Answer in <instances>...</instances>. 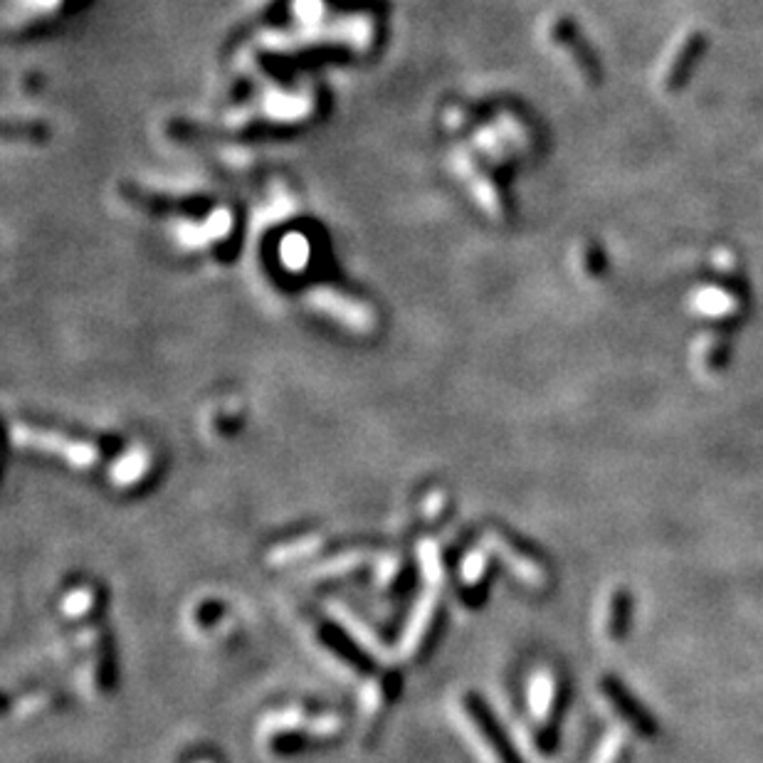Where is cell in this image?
<instances>
[{"mask_svg": "<svg viewBox=\"0 0 763 763\" xmlns=\"http://www.w3.org/2000/svg\"><path fill=\"white\" fill-rule=\"evenodd\" d=\"M731 359V346L724 336H707V339L699 344V361L707 368L709 373H717L729 363Z\"/></svg>", "mask_w": 763, "mask_h": 763, "instance_id": "cell-8", "label": "cell"}, {"mask_svg": "<svg viewBox=\"0 0 763 763\" xmlns=\"http://www.w3.org/2000/svg\"><path fill=\"white\" fill-rule=\"evenodd\" d=\"M628 761V746H625L623 734L613 731V734L605 736V741L598 749L593 763H625Z\"/></svg>", "mask_w": 763, "mask_h": 763, "instance_id": "cell-9", "label": "cell"}, {"mask_svg": "<svg viewBox=\"0 0 763 763\" xmlns=\"http://www.w3.org/2000/svg\"><path fill=\"white\" fill-rule=\"evenodd\" d=\"M559 40L566 45V50L571 52V60L573 65H576V70L581 72V77L586 82L596 84L598 80H601V65H598L596 55H593L591 50L586 47V42H583L581 38H578V33L573 28H568V25H563V28L559 30Z\"/></svg>", "mask_w": 763, "mask_h": 763, "instance_id": "cell-5", "label": "cell"}, {"mask_svg": "<svg viewBox=\"0 0 763 763\" xmlns=\"http://www.w3.org/2000/svg\"><path fill=\"white\" fill-rule=\"evenodd\" d=\"M556 707V682L551 680L549 672H541L531 682V714L541 726L539 729H554L551 726V712Z\"/></svg>", "mask_w": 763, "mask_h": 763, "instance_id": "cell-6", "label": "cell"}, {"mask_svg": "<svg viewBox=\"0 0 763 763\" xmlns=\"http://www.w3.org/2000/svg\"><path fill=\"white\" fill-rule=\"evenodd\" d=\"M601 687L605 697H608V702L613 704V709L618 712V717L623 719V722L628 724L635 734L645 736V739L657 736V731H660L657 729V719L647 712L643 704H640L638 699L628 692V689H625L623 682L615 680V677H605Z\"/></svg>", "mask_w": 763, "mask_h": 763, "instance_id": "cell-3", "label": "cell"}, {"mask_svg": "<svg viewBox=\"0 0 763 763\" xmlns=\"http://www.w3.org/2000/svg\"><path fill=\"white\" fill-rule=\"evenodd\" d=\"M462 709H465V717L470 729L480 736L484 751L494 763H524L522 756L512 749V744L507 741L504 731L499 729L497 719L489 714V709L480 702V697H467L462 702Z\"/></svg>", "mask_w": 763, "mask_h": 763, "instance_id": "cell-2", "label": "cell"}, {"mask_svg": "<svg viewBox=\"0 0 763 763\" xmlns=\"http://www.w3.org/2000/svg\"><path fill=\"white\" fill-rule=\"evenodd\" d=\"M586 257H588V267H586L588 275H591V277H601L603 272H605V257H603V252L598 250V247L591 245L586 250Z\"/></svg>", "mask_w": 763, "mask_h": 763, "instance_id": "cell-10", "label": "cell"}, {"mask_svg": "<svg viewBox=\"0 0 763 763\" xmlns=\"http://www.w3.org/2000/svg\"><path fill=\"white\" fill-rule=\"evenodd\" d=\"M704 35L699 30H684L677 35V40L672 42L670 50H667L665 60L660 62V72H657V87L665 94H675L684 87V82L689 80L692 70L697 67L699 57L704 52Z\"/></svg>", "mask_w": 763, "mask_h": 763, "instance_id": "cell-1", "label": "cell"}, {"mask_svg": "<svg viewBox=\"0 0 763 763\" xmlns=\"http://www.w3.org/2000/svg\"><path fill=\"white\" fill-rule=\"evenodd\" d=\"M630 620H633V596L625 588H618L608 603V625H605L608 638L615 640V643L625 640L630 630Z\"/></svg>", "mask_w": 763, "mask_h": 763, "instance_id": "cell-7", "label": "cell"}, {"mask_svg": "<svg viewBox=\"0 0 763 763\" xmlns=\"http://www.w3.org/2000/svg\"><path fill=\"white\" fill-rule=\"evenodd\" d=\"M692 309H697V314L712 319H731L736 314H741L744 309V299L736 292L724 287H702L692 294L689 299Z\"/></svg>", "mask_w": 763, "mask_h": 763, "instance_id": "cell-4", "label": "cell"}]
</instances>
